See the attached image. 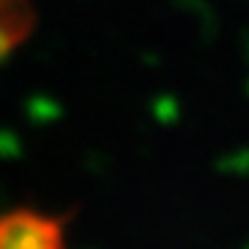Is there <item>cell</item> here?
I'll return each instance as SVG.
<instances>
[{
    "label": "cell",
    "instance_id": "cell-1",
    "mask_svg": "<svg viewBox=\"0 0 249 249\" xmlns=\"http://www.w3.org/2000/svg\"><path fill=\"white\" fill-rule=\"evenodd\" d=\"M70 216L36 208H11L0 213V249H67Z\"/></svg>",
    "mask_w": 249,
    "mask_h": 249
},
{
    "label": "cell",
    "instance_id": "cell-2",
    "mask_svg": "<svg viewBox=\"0 0 249 249\" xmlns=\"http://www.w3.org/2000/svg\"><path fill=\"white\" fill-rule=\"evenodd\" d=\"M34 28V9L28 0H0V58L31 34Z\"/></svg>",
    "mask_w": 249,
    "mask_h": 249
}]
</instances>
